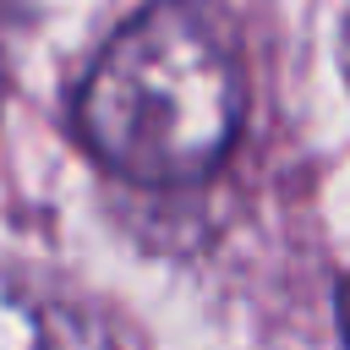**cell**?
I'll list each match as a JSON object with an SVG mask.
<instances>
[{
	"instance_id": "6da1fadb",
	"label": "cell",
	"mask_w": 350,
	"mask_h": 350,
	"mask_svg": "<svg viewBox=\"0 0 350 350\" xmlns=\"http://www.w3.org/2000/svg\"><path fill=\"white\" fill-rule=\"evenodd\" d=\"M246 77L219 11L197 0L142 5L93 60L77 131L98 164L137 186L202 180L235 142Z\"/></svg>"
},
{
	"instance_id": "3957f363",
	"label": "cell",
	"mask_w": 350,
	"mask_h": 350,
	"mask_svg": "<svg viewBox=\"0 0 350 350\" xmlns=\"http://www.w3.org/2000/svg\"><path fill=\"white\" fill-rule=\"evenodd\" d=\"M339 328H345V345H350V279L339 284Z\"/></svg>"
},
{
	"instance_id": "277c9868",
	"label": "cell",
	"mask_w": 350,
	"mask_h": 350,
	"mask_svg": "<svg viewBox=\"0 0 350 350\" xmlns=\"http://www.w3.org/2000/svg\"><path fill=\"white\" fill-rule=\"evenodd\" d=\"M339 60H345V77H350V22H345V33H339Z\"/></svg>"
},
{
	"instance_id": "7a4b0ae2",
	"label": "cell",
	"mask_w": 350,
	"mask_h": 350,
	"mask_svg": "<svg viewBox=\"0 0 350 350\" xmlns=\"http://www.w3.org/2000/svg\"><path fill=\"white\" fill-rule=\"evenodd\" d=\"M0 350H66L49 312L5 273H0Z\"/></svg>"
}]
</instances>
